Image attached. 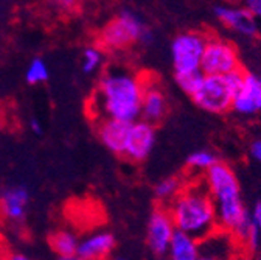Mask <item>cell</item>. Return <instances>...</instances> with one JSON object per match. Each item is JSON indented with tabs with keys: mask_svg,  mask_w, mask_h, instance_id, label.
Here are the masks:
<instances>
[{
	"mask_svg": "<svg viewBox=\"0 0 261 260\" xmlns=\"http://www.w3.org/2000/svg\"><path fill=\"white\" fill-rule=\"evenodd\" d=\"M105 62V50L96 45L90 44L83 50V58H81V69L86 75H93L98 72V69H101Z\"/></svg>",
	"mask_w": 261,
	"mask_h": 260,
	"instance_id": "obj_20",
	"label": "cell"
},
{
	"mask_svg": "<svg viewBox=\"0 0 261 260\" xmlns=\"http://www.w3.org/2000/svg\"><path fill=\"white\" fill-rule=\"evenodd\" d=\"M218 162V157L215 153L208 151V150H198L193 151L191 154H188L185 166L196 173H205L208 172L215 164Z\"/></svg>",
	"mask_w": 261,
	"mask_h": 260,
	"instance_id": "obj_21",
	"label": "cell"
},
{
	"mask_svg": "<svg viewBox=\"0 0 261 260\" xmlns=\"http://www.w3.org/2000/svg\"><path fill=\"white\" fill-rule=\"evenodd\" d=\"M184 187L185 184L180 176H167L154 185V195L157 201L162 203V206H168L184 190Z\"/></svg>",
	"mask_w": 261,
	"mask_h": 260,
	"instance_id": "obj_19",
	"label": "cell"
},
{
	"mask_svg": "<svg viewBox=\"0 0 261 260\" xmlns=\"http://www.w3.org/2000/svg\"><path fill=\"white\" fill-rule=\"evenodd\" d=\"M154 147H155L154 125H151L142 119L134 123H130L126 150H124V157H127L129 160H134V162H143L145 159L149 157Z\"/></svg>",
	"mask_w": 261,
	"mask_h": 260,
	"instance_id": "obj_9",
	"label": "cell"
},
{
	"mask_svg": "<svg viewBox=\"0 0 261 260\" xmlns=\"http://www.w3.org/2000/svg\"><path fill=\"white\" fill-rule=\"evenodd\" d=\"M207 39L208 36H205V33L198 30L182 31L177 36H174L170 45L174 75L201 70Z\"/></svg>",
	"mask_w": 261,
	"mask_h": 260,
	"instance_id": "obj_6",
	"label": "cell"
},
{
	"mask_svg": "<svg viewBox=\"0 0 261 260\" xmlns=\"http://www.w3.org/2000/svg\"><path fill=\"white\" fill-rule=\"evenodd\" d=\"M117 245L115 235L109 231H98L80 242L78 255L86 260H108Z\"/></svg>",
	"mask_w": 261,
	"mask_h": 260,
	"instance_id": "obj_15",
	"label": "cell"
},
{
	"mask_svg": "<svg viewBox=\"0 0 261 260\" xmlns=\"http://www.w3.org/2000/svg\"><path fill=\"white\" fill-rule=\"evenodd\" d=\"M213 14L224 27L235 31L240 36L253 38L258 33V20L246 7L216 5L213 8Z\"/></svg>",
	"mask_w": 261,
	"mask_h": 260,
	"instance_id": "obj_10",
	"label": "cell"
},
{
	"mask_svg": "<svg viewBox=\"0 0 261 260\" xmlns=\"http://www.w3.org/2000/svg\"><path fill=\"white\" fill-rule=\"evenodd\" d=\"M201 255V242L188 234L176 231L170 243L167 260H198Z\"/></svg>",
	"mask_w": 261,
	"mask_h": 260,
	"instance_id": "obj_17",
	"label": "cell"
},
{
	"mask_svg": "<svg viewBox=\"0 0 261 260\" xmlns=\"http://www.w3.org/2000/svg\"><path fill=\"white\" fill-rule=\"evenodd\" d=\"M7 255H8V252H7V249L4 248L2 242H0V260H7Z\"/></svg>",
	"mask_w": 261,
	"mask_h": 260,
	"instance_id": "obj_30",
	"label": "cell"
},
{
	"mask_svg": "<svg viewBox=\"0 0 261 260\" xmlns=\"http://www.w3.org/2000/svg\"><path fill=\"white\" fill-rule=\"evenodd\" d=\"M146 78L124 67L108 69L98 81L93 109L101 119L134 123L142 115Z\"/></svg>",
	"mask_w": 261,
	"mask_h": 260,
	"instance_id": "obj_1",
	"label": "cell"
},
{
	"mask_svg": "<svg viewBox=\"0 0 261 260\" xmlns=\"http://www.w3.org/2000/svg\"><path fill=\"white\" fill-rule=\"evenodd\" d=\"M202 80H204V74H202L201 70L174 75V81H176L177 87H179L184 93H187V95H190V97H193L196 92H198V89H199Z\"/></svg>",
	"mask_w": 261,
	"mask_h": 260,
	"instance_id": "obj_23",
	"label": "cell"
},
{
	"mask_svg": "<svg viewBox=\"0 0 261 260\" xmlns=\"http://www.w3.org/2000/svg\"><path fill=\"white\" fill-rule=\"evenodd\" d=\"M250 223L252 227L261 235V201L255 203L252 210H250Z\"/></svg>",
	"mask_w": 261,
	"mask_h": 260,
	"instance_id": "obj_24",
	"label": "cell"
},
{
	"mask_svg": "<svg viewBox=\"0 0 261 260\" xmlns=\"http://www.w3.org/2000/svg\"><path fill=\"white\" fill-rule=\"evenodd\" d=\"M114 260H127V258H124V257H115Z\"/></svg>",
	"mask_w": 261,
	"mask_h": 260,
	"instance_id": "obj_31",
	"label": "cell"
},
{
	"mask_svg": "<svg viewBox=\"0 0 261 260\" xmlns=\"http://www.w3.org/2000/svg\"><path fill=\"white\" fill-rule=\"evenodd\" d=\"M233 237L224 231L201 242V255L198 260H233Z\"/></svg>",
	"mask_w": 261,
	"mask_h": 260,
	"instance_id": "obj_16",
	"label": "cell"
},
{
	"mask_svg": "<svg viewBox=\"0 0 261 260\" xmlns=\"http://www.w3.org/2000/svg\"><path fill=\"white\" fill-rule=\"evenodd\" d=\"M176 231L204 242L218 231L213 200L204 182L185 184L184 190L167 206Z\"/></svg>",
	"mask_w": 261,
	"mask_h": 260,
	"instance_id": "obj_3",
	"label": "cell"
},
{
	"mask_svg": "<svg viewBox=\"0 0 261 260\" xmlns=\"http://www.w3.org/2000/svg\"><path fill=\"white\" fill-rule=\"evenodd\" d=\"M7 260H33V258H30L28 255H25L22 252H8Z\"/></svg>",
	"mask_w": 261,
	"mask_h": 260,
	"instance_id": "obj_28",
	"label": "cell"
},
{
	"mask_svg": "<svg viewBox=\"0 0 261 260\" xmlns=\"http://www.w3.org/2000/svg\"><path fill=\"white\" fill-rule=\"evenodd\" d=\"M162 260H167V258H162Z\"/></svg>",
	"mask_w": 261,
	"mask_h": 260,
	"instance_id": "obj_32",
	"label": "cell"
},
{
	"mask_svg": "<svg viewBox=\"0 0 261 260\" xmlns=\"http://www.w3.org/2000/svg\"><path fill=\"white\" fill-rule=\"evenodd\" d=\"M30 192L25 185H10L0 192V214L5 220L20 224L27 218Z\"/></svg>",
	"mask_w": 261,
	"mask_h": 260,
	"instance_id": "obj_12",
	"label": "cell"
},
{
	"mask_svg": "<svg viewBox=\"0 0 261 260\" xmlns=\"http://www.w3.org/2000/svg\"><path fill=\"white\" fill-rule=\"evenodd\" d=\"M232 111L238 115L250 117L261 112V77L252 72L244 74V81L235 95Z\"/></svg>",
	"mask_w": 261,
	"mask_h": 260,
	"instance_id": "obj_11",
	"label": "cell"
},
{
	"mask_svg": "<svg viewBox=\"0 0 261 260\" xmlns=\"http://www.w3.org/2000/svg\"><path fill=\"white\" fill-rule=\"evenodd\" d=\"M253 16L255 19H261V0H249V2H246L244 5Z\"/></svg>",
	"mask_w": 261,
	"mask_h": 260,
	"instance_id": "obj_25",
	"label": "cell"
},
{
	"mask_svg": "<svg viewBox=\"0 0 261 260\" xmlns=\"http://www.w3.org/2000/svg\"><path fill=\"white\" fill-rule=\"evenodd\" d=\"M80 242L81 240L76 237V234L69 229H58L51 232L48 237L50 248L58 257H67V255L78 254Z\"/></svg>",
	"mask_w": 261,
	"mask_h": 260,
	"instance_id": "obj_18",
	"label": "cell"
},
{
	"mask_svg": "<svg viewBox=\"0 0 261 260\" xmlns=\"http://www.w3.org/2000/svg\"><path fill=\"white\" fill-rule=\"evenodd\" d=\"M56 260H86L81 255L75 254V255H67V257H56Z\"/></svg>",
	"mask_w": 261,
	"mask_h": 260,
	"instance_id": "obj_29",
	"label": "cell"
},
{
	"mask_svg": "<svg viewBox=\"0 0 261 260\" xmlns=\"http://www.w3.org/2000/svg\"><path fill=\"white\" fill-rule=\"evenodd\" d=\"M244 70L233 72L230 75H204V80L191 99L201 109L212 114H224L232 109L235 95L243 86Z\"/></svg>",
	"mask_w": 261,
	"mask_h": 260,
	"instance_id": "obj_5",
	"label": "cell"
},
{
	"mask_svg": "<svg viewBox=\"0 0 261 260\" xmlns=\"http://www.w3.org/2000/svg\"><path fill=\"white\" fill-rule=\"evenodd\" d=\"M176 226L167 206H157L148 218L146 224V245L157 257L167 255Z\"/></svg>",
	"mask_w": 261,
	"mask_h": 260,
	"instance_id": "obj_8",
	"label": "cell"
},
{
	"mask_svg": "<svg viewBox=\"0 0 261 260\" xmlns=\"http://www.w3.org/2000/svg\"><path fill=\"white\" fill-rule=\"evenodd\" d=\"M202 182L215 204L218 229L246 243L252 232L250 212L243 201L235 170L225 162L218 160L208 172L204 173Z\"/></svg>",
	"mask_w": 261,
	"mask_h": 260,
	"instance_id": "obj_2",
	"label": "cell"
},
{
	"mask_svg": "<svg viewBox=\"0 0 261 260\" xmlns=\"http://www.w3.org/2000/svg\"><path fill=\"white\" fill-rule=\"evenodd\" d=\"M249 151H250V156H252L253 160L261 162V139H255V140L250 144Z\"/></svg>",
	"mask_w": 261,
	"mask_h": 260,
	"instance_id": "obj_26",
	"label": "cell"
},
{
	"mask_svg": "<svg viewBox=\"0 0 261 260\" xmlns=\"http://www.w3.org/2000/svg\"><path fill=\"white\" fill-rule=\"evenodd\" d=\"M152 41V31L146 27L140 14L123 8L100 30L96 45L105 52H124L136 44L149 45Z\"/></svg>",
	"mask_w": 261,
	"mask_h": 260,
	"instance_id": "obj_4",
	"label": "cell"
},
{
	"mask_svg": "<svg viewBox=\"0 0 261 260\" xmlns=\"http://www.w3.org/2000/svg\"><path fill=\"white\" fill-rule=\"evenodd\" d=\"M129 126L130 123L111 120V119H101V120H98L96 134H98V139L101 140V144L111 153L117 156H124Z\"/></svg>",
	"mask_w": 261,
	"mask_h": 260,
	"instance_id": "obj_14",
	"label": "cell"
},
{
	"mask_svg": "<svg viewBox=\"0 0 261 260\" xmlns=\"http://www.w3.org/2000/svg\"><path fill=\"white\" fill-rule=\"evenodd\" d=\"M167 111H168V99H167L165 90L159 86V83L146 78L145 92L142 99L140 119L151 125H157L167 115Z\"/></svg>",
	"mask_w": 261,
	"mask_h": 260,
	"instance_id": "obj_13",
	"label": "cell"
},
{
	"mask_svg": "<svg viewBox=\"0 0 261 260\" xmlns=\"http://www.w3.org/2000/svg\"><path fill=\"white\" fill-rule=\"evenodd\" d=\"M241 70L240 53L233 42L224 38L210 36L202 55L201 72L204 75H230Z\"/></svg>",
	"mask_w": 261,
	"mask_h": 260,
	"instance_id": "obj_7",
	"label": "cell"
},
{
	"mask_svg": "<svg viewBox=\"0 0 261 260\" xmlns=\"http://www.w3.org/2000/svg\"><path fill=\"white\" fill-rule=\"evenodd\" d=\"M30 129L35 134H38V136H41L42 133H44V129H42V125H41V122L36 119V117H33L31 120H30Z\"/></svg>",
	"mask_w": 261,
	"mask_h": 260,
	"instance_id": "obj_27",
	"label": "cell"
},
{
	"mask_svg": "<svg viewBox=\"0 0 261 260\" xmlns=\"http://www.w3.org/2000/svg\"><path fill=\"white\" fill-rule=\"evenodd\" d=\"M48 77H50V72H48L45 61L39 56L33 58L28 64L27 72H25L27 83L28 84H41V83H45L48 80Z\"/></svg>",
	"mask_w": 261,
	"mask_h": 260,
	"instance_id": "obj_22",
	"label": "cell"
}]
</instances>
